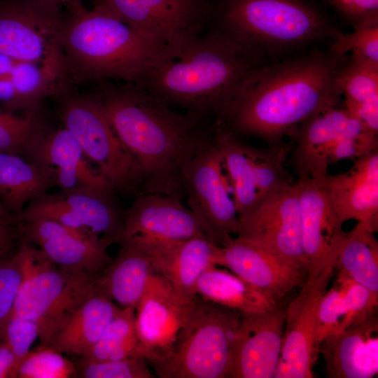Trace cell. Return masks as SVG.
Listing matches in <instances>:
<instances>
[{
    "instance_id": "obj_15",
    "label": "cell",
    "mask_w": 378,
    "mask_h": 378,
    "mask_svg": "<svg viewBox=\"0 0 378 378\" xmlns=\"http://www.w3.org/2000/svg\"><path fill=\"white\" fill-rule=\"evenodd\" d=\"M326 268L316 278L302 284L298 295L285 309L281 355L274 378H312L319 353L316 319L319 301L334 272Z\"/></svg>"
},
{
    "instance_id": "obj_22",
    "label": "cell",
    "mask_w": 378,
    "mask_h": 378,
    "mask_svg": "<svg viewBox=\"0 0 378 378\" xmlns=\"http://www.w3.org/2000/svg\"><path fill=\"white\" fill-rule=\"evenodd\" d=\"M22 156L49 172L60 190L90 187L113 193L115 190L62 125L55 130L43 126Z\"/></svg>"
},
{
    "instance_id": "obj_25",
    "label": "cell",
    "mask_w": 378,
    "mask_h": 378,
    "mask_svg": "<svg viewBox=\"0 0 378 378\" xmlns=\"http://www.w3.org/2000/svg\"><path fill=\"white\" fill-rule=\"evenodd\" d=\"M340 223L355 220L377 232L378 227V150L354 160L346 172L324 178Z\"/></svg>"
},
{
    "instance_id": "obj_42",
    "label": "cell",
    "mask_w": 378,
    "mask_h": 378,
    "mask_svg": "<svg viewBox=\"0 0 378 378\" xmlns=\"http://www.w3.org/2000/svg\"><path fill=\"white\" fill-rule=\"evenodd\" d=\"M354 26L378 20V0H328Z\"/></svg>"
},
{
    "instance_id": "obj_44",
    "label": "cell",
    "mask_w": 378,
    "mask_h": 378,
    "mask_svg": "<svg viewBox=\"0 0 378 378\" xmlns=\"http://www.w3.org/2000/svg\"><path fill=\"white\" fill-rule=\"evenodd\" d=\"M18 363L17 359L6 344L0 339V378H16Z\"/></svg>"
},
{
    "instance_id": "obj_27",
    "label": "cell",
    "mask_w": 378,
    "mask_h": 378,
    "mask_svg": "<svg viewBox=\"0 0 378 378\" xmlns=\"http://www.w3.org/2000/svg\"><path fill=\"white\" fill-rule=\"evenodd\" d=\"M120 245L115 258L97 274L98 292L121 308L135 309L155 272L144 252L128 244Z\"/></svg>"
},
{
    "instance_id": "obj_13",
    "label": "cell",
    "mask_w": 378,
    "mask_h": 378,
    "mask_svg": "<svg viewBox=\"0 0 378 378\" xmlns=\"http://www.w3.org/2000/svg\"><path fill=\"white\" fill-rule=\"evenodd\" d=\"M162 45L178 43L207 30L209 0H90Z\"/></svg>"
},
{
    "instance_id": "obj_2",
    "label": "cell",
    "mask_w": 378,
    "mask_h": 378,
    "mask_svg": "<svg viewBox=\"0 0 378 378\" xmlns=\"http://www.w3.org/2000/svg\"><path fill=\"white\" fill-rule=\"evenodd\" d=\"M97 83L92 94L150 184L180 178L184 163L210 143L200 120L176 111L145 88L119 81Z\"/></svg>"
},
{
    "instance_id": "obj_14",
    "label": "cell",
    "mask_w": 378,
    "mask_h": 378,
    "mask_svg": "<svg viewBox=\"0 0 378 378\" xmlns=\"http://www.w3.org/2000/svg\"><path fill=\"white\" fill-rule=\"evenodd\" d=\"M123 214L114 203L113 192L79 187L38 195L26 205L20 221L48 218L113 244L120 232Z\"/></svg>"
},
{
    "instance_id": "obj_37",
    "label": "cell",
    "mask_w": 378,
    "mask_h": 378,
    "mask_svg": "<svg viewBox=\"0 0 378 378\" xmlns=\"http://www.w3.org/2000/svg\"><path fill=\"white\" fill-rule=\"evenodd\" d=\"M336 283L343 293L344 310V318L337 332L377 312L378 294L340 274H337Z\"/></svg>"
},
{
    "instance_id": "obj_30",
    "label": "cell",
    "mask_w": 378,
    "mask_h": 378,
    "mask_svg": "<svg viewBox=\"0 0 378 378\" xmlns=\"http://www.w3.org/2000/svg\"><path fill=\"white\" fill-rule=\"evenodd\" d=\"M196 293L204 300L241 313L265 311L277 305L234 273L216 265L201 274L196 284Z\"/></svg>"
},
{
    "instance_id": "obj_5",
    "label": "cell",
    "mask_w": 378,
    "mask_h": 378,
    "mask_svg": "<svg viewBox=\"0 0 378 378\" xmlns=\"http://www.w3.org/2000/svg\"><path fill=\"white\" fill-rule=\"evenodd\" d=\"M207 30L262 62L341 32L304 0H209Z\"/></svg>"
},
{
    "instance_id": "obj_46",
    "label": "cell",
    "mask_w": 378,
    "mask_h": 378,
    "mask_svg": "<svg viewBox=\"0 0 378 378\" xmlns=\"http://www.w3.org/2000/svg\"><path fill=\"white\" fill-rule=\"evenodd\" d=\"M48 1L65 6L73 4L83 3V1H87V0H48Z\"/></svg>"
},
{
    "instance_id": "obj_24",
    "label": "cell",
    "mask_w": 378,
    "mask_h": 378,
    "mask_svg": "<svg viewBox=\"0 0 378 378\" xmlns=\"http://www.w3.org/2000/svg\"><path fill=\"white\" fill-rule=\"evenodd\" d=\"M122 244L132 245L144 252L154 272L163 276L186 301L197 297V280L206 270L215 265L218 248L204 234L178 241L146 240Z\"/></svg>"
},
{
    "instance_id": "obj_36",
    "label": "cell",
    "mask_w": 378,
    "mask_h": 378,
    "mask_svg": "<svg viewBox=\"0 0 378 378\" xmlns=\"http://www.w3.org/2000/svg\"><path fill=\"white\" fill-rule=\"evenodd\" d=\"M43 126L38 111L18 115L0 110V152L22 155L29 142Z\"/></svg>"
},
{
    "instance_id": "obj_48",
    "label": "cell",
    "mask_w": 378,
    "mask_h": 378,
    "mask_svg": "<svg viewBox=\"0 0 378 378\" xmlns=\"http://www.w3.org/2000/svg\"><path fill=\"white\" fill-rule=\"evenodd\" d=\"M1 254V253H0Z\"/></svg>"
},
{
    "instance_id": "obj_45",
    "label": "cell",
    "mask_w": 378,
    "mask_h": 378,
    "mask_svg": "<svg viewBox=\"0 0 378 378\" xmlns=\"http://www.w3.org/2000/svg\"><path fill=\"white\" fill-rule=\"evenodd\" d=\"M16 59L0 52V77L8 76L11 72Z\"/></svg>"
},
{
    "instance_id": "obj_1",
    "label": "cell",
    "mask_w": 378,
    "mask_h": 378,
    "mask_svg": "<svg viewBox=\"0 0 378 378\" xmlns=\"http://www.w3.org/2000/svg\"><path fill=\"white\" fill-rule=\"evenodd\" d=\"M340 57L328 49L262 64L253 70L217 120L238 135L272 146L308 119L338 106Z\"/></svg>"
},
{
    "instance_id": "obj_47",
    "label": "cell",
    "mask_w": 378,
    "mask_h": 378,
    "mask_svg": "<svg viewBox=\"0 0 378 378\" xmlns=\"http://www.w3.org/2000/svg\"><path fill=\"white\" fill-rule=\"evenodd\" d=\"M0 212L1 213H4V214H8V215H10V214H8L4 209V207L1 206V204H0ZM12 216V215H10ZM14 217V216H13Z\"/></svg>"
},
{
    "instance_id": "obj_21",
    "label": "cell",
    "mask_w": 378,
    "mask_h": 378,
    "mask_svg": "<svg viewBox=\"0 0 378 378\" xmlns=\"http://www.w3.org/2000/svg\"><path fill=\"white\" fill-rule=\"evenodd\" d=\"M203 234L193 213L176 197L149 191L139 196L124 212L116 243L178 241Z\"/></svg>"
},
{
    "instance_id": "obj_43",
    "label": "cell",
    "mask_w": 378,
    "mask_h": 378,
    "mask_svg": "<svg viewBox=\"0 0 378 378\" xmlns=\"http://www.w3.org/2000/svg\"><path fill=\"white\" fill-rule=\"evenodd\" d=\"M19 239L18 226L0 220V253H7L15 250Z\"/></svg>"
},
{
    "instance_id": "obj_31",
    "label": "cell",
    "mask_w": 378,
    "mask_h": 378,
    "mask_svg": "<svg viewBox=\"0 0 378 378\" xmlns=\"http://www.w3.org/2000/svg\"><path fill=\"white\" fill-rule=\"evenodd\" d=\"M375 232L362 223L346 234L334 269L378 294V242Z\"/></svg>"
},
{
    "instance_id": "obj_7",
    "label": "cell",
    "mask_w": 378,
    "mask_h": 378,
    "mask_svg": "<svg viewBox=\"0 0 378 378\" xmlns=\"http://www.w3.org/2000/svg\"><path fill=\"white\" fill-rule=\"evenodd\" d=\"M242 313L198 296L169 351L152 367L161 378H230Z\"/></svg>"
},
{
    "instance_id": "obj_11",
    "label": "cell",
    "mask_w": 378,
    "mask_h": 378,
    "mask_svg": "<svg viewBox=\"0 0 378 378\" xmlns=\"http://www.w3.org/2000/svg\"><path fill=\"white\" fill-rule=\"evenodd\" d=\"M221 154L213 142L184 163L180 178L189 209L209 240L218 246L237 234L240 220Z\"/></svg>"
},
{
    "instance_id": "obj_4",
    "label": "cell",
    "mask_w": 378,
    "mask_h": 378,
    "mask_svg": "<svg viewBox=\"0 0 378 378\" xmlns=\"http://www.w3.org/2000/svg\"><path fill=\"white\" fill-rule=\"evenodd\" d=\"M71 83L134 84L162 46L106 10L83 3L64 6L59 35Z\"/></svg>"
},
{
    "instance_id": "obj_34",
    "label": "cell",
    "mask_w": 378,
    "mask_h": 378,
    "mask_svg": "<svg viewBox=\"0 0 378 378\" xmlns=\"http://www.w3.org/2000/svg\"><path fill=\"white\" fill-rule=\"evenodd\" d=\"M354 27L351 33L341 31L330 41L328 49L340 57L350 52L351 59L378 69V20Z\"/></svg>"
},
{
    "instance_id": "obj_32",
    "label": "cell",
    "mask_w": 378,
    "mask_h": 378,
    "mask_svg": "<svg viewBox=\"0 0 378 378\" xmlns=\"http://www.w3.org/2000/svg\"><path fill=\"white\" fill-rule=\"evenodd\" d=\"M138 346L135 309L121 308L108 323L97 342L80 357L87 361L137 357Z\"/></svg>"
},
{
    "instance_id": "obj_16",
    "label": "cell",
    "mask_w": 378,
    "mask_h": 378,
    "mask_svg": "<svg viewBox=\"0 0 378 378\" xmlns=\"http://www.w3.org/2000/svg\"><path fill=\"white\" fill-rule=\"evenodd\" d=\"M237 237L255 241L307 273L295 182L239 220Z\"/></svg>"
},
{
    "instance_id": "obj_3",
    "label": "cell",
    "mask_w": 378,
    "mask_h": 378,
    "mask_svg": "<svg viewBox=\"0 0 378 378\" xmlns=\"http://www.w3.org/2000/svg\"><path fill=\"white\" fill-rule=\"evenodd\" d=\"M262 64L227 38L206 30L163 46L134 84L201 120L209 113L218 118L248 74Z\"/></svg>"
},
{
    "instance_id": "obj_8",
    "label": "cell",
    "mask_w": 378,
    "mask_h": 378,
    "mask_svg": "<svg viewBox=\"0 0 378 378\" xmlns=\"http://www.w3.org/2000/svg\"><path fill=\"white\" fill-rule=\"evenodd\" d=\"M288 164L298 178L323 179L330 164L378 150V133L342 106L330 107L302 123L293 135Z\"/></svg>"
},
{
    "instance_id": "obj_18",
    "label": "cell",
    "mask_w": 378,
    "mask_h": 378,
    "mask_svg": "<svg viewBox=\"0 0 378 378\" xmlns=\"http://www.w3.org/2000/svg\"><path fill=\"white\" fill-rule=\"evenodd\" d=\"M192 301L180 298L160 274L152 275L135 309L137 357L144 358L153 366L169 353Z\"/></svg>"
},
{
    "instance_id": "obj_41",
    "label": "cell",
    "mask_w": 378,
    "mask_h": 378,
    "mask_svg": "<svg viewBox=\"0 0 378 378\" xmlns=\"http://www.w3.org/2000/svg\"><path fill=\"white\" fill-rule=\"evenodd\" d=\"M38 336L39 329L36 322L11 313L4 326L1 338L15 355L19 367Z\"/></svg>"
},
{
    "instance_id": "obj_12",
    "label": "cell",
    "mask_w": 378,
    "mask_h": 378,
    "mask_svg": "<svg viewBox=\"0 0 378 378\" xmlns=\"http://www.w3.org/2000/svg\"><path fill=\"white\" fill-rule=\"evenodd\" d=\"M64 12L48 0L0 1V52L65 70L59 40Z\"/></svg>"
},
{
    "instance_id": "obj_28",
    "label": "cell",
    "mask_w": 378,
    "mask_h": 378,
    "mask_svg": "<svg viewBox=\"0 0 378 378\" xmlns=\"http://www.w3.org/2000/svg\"><path fill=\"white\" fill-rule=\"evenodd\" d=\"M55 186L45 169L20 155L0 152V204L20 223L29 202Z\"/></svg>"
},
{
    "instance_id": "obj_40",
    "label": "cell",
    "mask_w": 378,
    "mask_h": 378,
    "mask_svg": "<svg viewBox=\"0 0 378 378\" xmlns=\"http://www.w3.org/2000/svg\"><path fill=\"white\" fill-rule=\"evenodd\" d=\"M344 314L343 293L336 284L326 290L317 307L316 342L318 346L326 337L339 330Z\"/></svg>"
},
{
    "instance_id": "obj_33",
    "label": "cell",
    "mask_w": 378,
    "mask_h": 378,
    "mask_svg": "<svg viewBox=\"0 0 378 378\" xmlns=\"http://www.w3.org/2000/svg\"><path fill=\"white\" fill-rule=\"evenodd\" d=\"M336 83L344 108L378 101V69L351 59L340 66Z\"/></svg>"
},
{
    "instance_id": "obj_19",
    "label": "cell",
    "mask_w": 378,
    "mask_h": 378,
    "mask_svg": "<svg viewBox=\"0 0 378 378\" xmlns=\"http://www.w3.org/2000/svg\"><path fill=\"white\" fill-rule=\"evenodd\" d=\"M302 238L308 262L307 279L333 267L346 232L336 215L323 179L298 178Z\"/></svg>"
},
{
    "instance_id": "obj_17",
    "label": "cell",
    "mask_w": 378,
    "mask_h": 378,
    "mask_svg": "<svg viewBox=\"0 0 378 378\" xmlns=\"http://www.w3.org/2000/svg\"><path fill=\"white\" fill-rule=\"evenodd\" d=\"M20 237L33 244L58 267L98 274L112 260L107 251L111 244L89 232L48 218L22 220Z\"/></svg>"
},
{
    "instance_id": "obj_6",
    "label": "cell",
    "mask_w": 378,
    "mask_h": 378,
    "mask_svg": "<svg viewBox=\"0 0 378 378\" xmlns=\"http://www.w3.org/2000/svg\"><path fill=\"white\" fill-rule=\"evenodd\" d=\"M22 282L12 313L36 322L40 345L49 346L76 311L98 292L97 274L62 269L20 237Z\"/></svg>"
},
{
    "instance_id": "obj_26",
    "label": "cell",
    "mask_w": 378,
    "mask_h": 378,
    "mask_svg": "<svg viewBox=\"0 0 378 378\" xmlns=\"http://www.w3.org/2000/svg\"><path fill=\"white\" fill-rule=\"evenodd\" d=\"M328 378H372L378 374L377 312L318 344Z\"/></svg>"
},
{
    "instance_id": "obj_20",
    "label": "cell",
    "mask_w": 378,
    "mask_h": 378,
    "mask_svg": "<svg viewBox=\"0 0 378 378\" xmlns=\"http://www.w3.org/2000/svg\"><path fill=\"white\" fill-rule=\"evenodd\" d=\"M214 264L229 269L276 304L307 275L260 244L238 237L218 246Z\"/></svg>"
},
{
    "instance_id": "obj_35",
    "label": "cell",
    "mask_w": 378,
    "mask_h": 378,
    "mask_svg": "<svg viewBox=\"0 0 378 378\" xmlns=\"http://www.w3.org/2000/svg\"><path fill=\"white\" fill-rule=\"evenodd\" d=\"M76 365L50 346L31 350L18 368L16 378H69L75 377Z\"/></svg>"
},
{
    "instance_id": "obj_39",
    "label": "cell",
    "mask_w": 378,
    "mask_h": 378,
    "mask_svg": "<svg viewBox=\"0 0 378 378\" xmlns=\"http://www.w3.org/2000/svg\"><path fill=\"white\" fill-rule=\"evenodd\" d=\"M22 279V271L17 248L0 254V339L4 326L12 313Z\"/></svg>"
},
{
    "instance_id": "obj_23",
    "label": "cell",
    "mask_w": 378,
    "mask_h": 378,
    "mask_svg": "<svg viewBox=\"0 0 378 378\" xmlns=\"http://www.w3.org/2000/svg\"><path fill=\"white\" fill-rule=\"evenodd\" d=\"M285 309L242 313L230 378H274L282 346Z\"/></svg>"
},
{
    "instance_id": "obj_10",
    "label": "cell",
    "mask_w": 378,
    "mask_h": 378,
    "mask_svg": "<svg viewBox=\"0 0 378 378\" xmlns=\"http://www.w3.org/2000/svg\"><path fill=\"white\" fill-rule=\"evenodd\" d=\"M213 138L223 160L239 220L293 183L284 166L288 156L285 148L251 146L218 120Z\"/></svg>"
},
{
    "instance_id": "obj_29",
    "label": "cell",
    "mask_w": 378,
    "mask_h": 378,
    "mask_svg": "<svg viewBox=\"0 0 378 378\" xmlns=\"http://www.w3.org/2000/svg\"><path fill=\"white\" fill-rule=\"evenodd\" d=\"M120 309L109 298L97 292L76 311L49 346L62 354L84 356Z\"/></svg>"
},
{
    "instance_id": "obj_38",
    "label": "cell",
    "mask_w": 378,
    "mask_h": 378,
    "mask_svg": "<svg viewBox=\"0 0 378 378\" xmlns=\"http://www.w3.org/2000/svg\"><path fill=\"white\" fill-rule=\"evenodd\" d=\"M75 377L81 378H154L147 361L141 357L116 360L87 361L80 358Z\"/></svg>"
},
{
    "instance_id": "obj_9",
    "label": "cell",
    "mask_w": 378,
    "mask_h": 378,
    "mask_svg": "<svg viewBox=\"0 0 378 378\" xmlns=\"http://www.w3.org/2000/svg\"><path fill=\"white\" fill-rule=\"evenodd\" d=\"M62 126L74 136L100 174L122 192L135 191L144 181L132 156L115 133L101 104L92 94L74 92L71 86L54 97Z\"/></svg>"
}]
</instances>
